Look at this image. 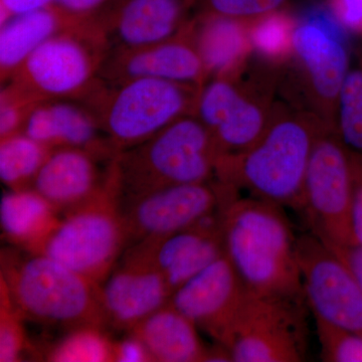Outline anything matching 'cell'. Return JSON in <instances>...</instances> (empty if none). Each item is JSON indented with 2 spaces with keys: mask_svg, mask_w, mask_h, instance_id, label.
I'll use <instances>...</instances> for the list:
<instances>
[{
  "mask_svg": "<svg viewBox=\"0 0 362 362\" xmlns=\"http://www.w3.org/2000/svg\"><path fill=\"white\" fill-rule=\"evenodd\" d=\"M197 0H124L101 33L108 52L165 42L187 26Z\"/></svg>",
  "mask_w": 362,
  "mask_h": 362,
  "instance_id": "obj_18",
  "label": "cell"
},
{
  "mask_svg": "<svg viewBox=\"0 0 362 362\" xmlns=\"http://www.w3.org/2000/svg\"><path fill=\"white\" fill-rule=\"evenodd\" d=\"M324 362H362V337L315 317Z\"/></svg>",
  "mask_w": 362,
  "mask_h": 362,
  "instance_id": "obj_30",
  "label": "cell"
},
{
  "mask_svg": "<svg viewBox=\"0 0 362 362\" xmlns=\"http://www.w3.org/2000/svg\"><path fill=\"white\" fill-rule=\"evenodd\" d=\"M103 162L111 161H105L83 149H52L33 182V189L63 216L103 189L111 164L101 170L99 164Z\"/></svg>",
  "mask_w": 362,
  "mask_h": 362,
  "instance_id": "obj_20",
  "label": "cell"
},
{
  "mask_svg": "<svg viewBox=\"0 0 362 362\" xmlns=\"http://www.w3.org/2000/svg\"><path fill=\"white\" fill-rule=\"evenodd\" d=\"M52 0H0L1 25L13 16L40 11L51 6Z\"/></svg>",
  "mask_w": 362,
  "mask_h": 362,
  "instance_id": "obj_37",
  "label": "cell"
},
{
  "mask_svg": "<svg viewBox=\"0 0 362 362\" xmlns=\"http://www.w3.org/2000/svg\"><path fill=\"white\" fill-rule=\"evenodd\" d=\"M223 209L187 230L135 244L144 250L160 272L171 296L181 286L225 255L221 233Z\"/></svg>",
  "mask_w": 362,
  "mask_h": 362,
  "instance_id": "obj_17",
  "label": "cell"
},
{
  "mask_svg": "<svg viewBox=\"0 0 362 362\" xmlns=\"http://www.w3.org/2000/svg\"><path fill=\"white\" fill-rule=\"evenodd\" d=\"M328 129L318 117L277 100L258 141L240 153L218 157L216 180L299 213L312 151Z\"/></svg>",
  "mask_w": 362,
  "mask_h": 362,
  "instance_id": "obj_1",
  "label": "cell"
},
{
  "mask_svg": "<svg viewBox=\"0 0 362 362\" xmlns=\"http://www.w3.org/2000/svg\"><path fill=\"white\" fill-rule=\"evenodd\" d=\"M305 299L247 293L223 346L237 362H300L308 351Z\"/></svg>",
  "mask_w": 362,
  "mask_h": 362,
  "instance_id": "obj_10",
  "label": "cell"
},
{
  "mask_svg": "<svg viewBox=\"0 0 362 362\" xmlns=\"http://www.w3.org/2000/svg\"><path fill=\"white\" fill-rule=\"evenodd\" d=\"M190 33L209 80L237 77L251 62L249 21L218 14H194Z\"/></svg>",
  "mask_w": 362,
  "mask_h": 362,
  "instance_id": "obj_21",
  "label": "cell"
},
{
  "mask_svg": "<svg viewBox=\"0 0 362 362\" xmlns=\"http://www.w3.org/2000/svg\"><path fill=\"white\" fill-rule=\"evenodd\" d=\"M102 328H76L45 350V361L52 362H113L114 341Z\"/></svg>",
  "mask_w": 362,
  "mask_h": 362,
  "instance_id": "obj_27",
  "label": "cell"
},
{
  "mask_svg": "<svg viewBox=\"0 0 362 362\" xmlns=\"http://www.w3.org/2000/svg\"><path fill=\"white\" fill-rule=\"evenodd\" d=\"M0 262V280L25 319L68 331L106 329L101 285L45 255L16 247L2 249Z\"/></svg>",
  "mask_w": 362,
  "mask_h": 362,
  "instance_id": "obj_3",
  "label": "cell"
},
{
  "mask_svg": "<svg viewBox=\"0 0 362 362\" xmlns=\"http://www.w3.org/2000/svg\"><path fill=\"white\" fill-rule=\"evenodd\" d=\"M127 249L121 194L112 175L99 194L63 214L40 254L103 285Z\"/></svg>",
  "mask_w": 362,
  "mask_h": 362,
  "instance_id": "obj_8",
  "label": "cell"
},
{
  "mask_svg": "<svg viewBox=\"0 0 362 362\" xmlns=\"http://www.w3.org/2000/svg\"><path fill=\"white\" fill-rule=\"evenodd\" d=\"M297 257L314 317L362 337V287L346 264L311 233L297 238Z\"/></svg>",
  "mask_w": 362,
  "mask_h": 362,
  "instance_id": "obj_13",
  "label": "cell"
},
{
  "mask_svg": "<svg viewBox=\"0 0 362 362\" xmlns=\"http://www.w3.org/2000/svg\"><path fill=\"white\" fill-rule=\"evenodd\" d=\"M202 89L158 78H131L116 84L99 78L77 102L90 112L120 152L146 141L182 117L194 115Z\"/></svg>",
  "mask_w": 362,
  "mask_h": 362,
  "instance_id": "obj_5",
  "label": "cell"
},
{
  "mask_svg": "<svg viewBox=\"0 0 362 362\" xmlns=\"http://www.w3.org/2000/svg\"><path fill=\"white\" fill-rule=\"evenodd\" d=\"M124 0H52L56 9L73 26H90L101 32Z\"/></svg>",
  "mask_w": 362,
  "mask_h": 362,
  "instance_id": "obj_32",
  "label": "cell"
},
{
  "mask_svg": "<svg viewBox=\"0 0 362 362\" xmlns=\"http://www.w3.org/2000/svg\"><path fill=\"white\" fill-rule=\"evenodd\" d=\"M189 23L165 42L109 52L100 68V80L116 84L131 78H151L202 89L209 77L192 40Z\"/></svg>",
  "mask_w": 362,
  "mask_h": 362,
  "instance_id": "obj_16",
  "label": "cell"
},
{
  "mask_svg": "<svg viewBox=\"0 0 362 362\" xmlns=\"http://www.w3.org/2000/svg\"><path fill=\"white\" fill-rule=\"evenodd\" d=\"M282 68L251 63L233 78H211L202 87L195 116L213 136L218 156L252 146L268 127Z\"/></svg>",
  "mask_w": 362,
  "mask_h": 362,
  "instance_id": "obj_7",
  "label": "cell"
},
{
  "mask_svg": "<svg viewBox=\"0 0 362 362\" xmlns=\"http://www.w3.org/2000/svg\"><path fill=\"white\" fill-rule=\"evenodd\" d=\"M113 362L153 361L141 340L128 333L121 341H114Z\"/></svg>",
  "mask_w": 362,
  "mask_h": 362,
  "instance_id": "obj_36",
  "label": "cell"
},
{
  "mask_svg": "<svg viewBox=\"0 0 362 362\" xmlns=\"http://www.w3.org/2000/svg\"><path fill=\"white\" fill-rule=\"evenodd\" d=\"M197 329L168 302L127 333L141 340L153 361L209 362L211 347L202 342Z\"/></svg>",
  "mask_w": 362,
  "mask_h": 362,
  "instance_id": "obj_22",
  "label": "cell"
},
{
  "mask_svg": "<svg viewBox=\"0 0 362 362\" xmlns=\"http://www.w3.org/2000/svg\"><path fill=\"white\" fill-rule=\"evenodd\" d=\"M332 250L346 264L362 287V247L358 245H351V246Z\"/></svg>",
  "mask_w": 362,
  "mask_h": 362,
  "instance_id": "obj_38",
  "label": "cell"
},
{
  "mask_svg": "<svg viewBox=\"0 0 362 362\" xmlns=\"http://www.w3.org/2000/svg\"><path fill=\"white\" fill-rule=\"evenodd\" d=\"M171 293L139 245L128 247L101 287L107 328L130 331L168 304Z\"/></svg>",
  "mask_w": 362,
  "mask_h": 362,
  "instance_id": "obj_14",
  "label": "cell"
},
{
  "mask_svg": "<svg viewBox=\"0 0 362 362\" xmlns=\"http://www.w3.org/2000/svg\"><path fill=\"white\" fill-rule=\"evenodd\" d=\"M337 132L351 153L362 156V52L345 80L338 103Z\"/></svg>",
  "mask_w": 362,
  "mask_h": 362,
  "instance_id": "obj_28",
  "label": "cell"
},
{
  "mask_svg": "<svg viewBox=\"0 0 362 362\" xmlns=\"http://www.w3.org/2000/svg\"><path fill=\"white\" fill-rule=\"evenodd\" d=\"M283 209L233 197L221 211L225 255L250 294L305 299L297 237Z\"/></svg>",
  "mask_w": 362,
  "mask_h": 362,
  "instance_id": "obj_2",
  "label": "cell"
},
{
  "mask_svg": "<svg viewBox=\"0 0 362 362\" xmlns=\"http://www.w3.org/2000/svg\"><path fill=\"white\" fill-rule=\"evenodd\" d=\"M298 21L282 9L249 21L252 52L261 61L283 68L294 52Z\"/></svg>",
  "mask_w": 362,
  "mask_h": 362,
  "instance_id": "obj_26",
  "label": "cell"
},
{
  "mask_svg": "<svg viewBox=\"0 0 362 362\" xmlns=\"http://www.w3.org/2000/svg\"><path fill=\"white\" fill-rule=\"evenodd\" d=\"M350 153L352 168L351 230L354 245L362 247V156Z\"/></svg>",
  "mask_w": 362,
  "mask_h": 362,
  "instance_id": "obj_34",
  "label": "cell"
},
{
  "mask_svg": "<svg viewBox=\"0 0 362 362\" xmlns=\"http://www.w3.org/2000/svg\"><path fill=\"white\" fill-rule=\"evenodd\" d=\"M25 319L6 283L0 280V361H21L26 352H35L26 335Z\"/></svg>",
  "mask_w": 362,
  "mask_h": 362,
  "instance_id": "obj_29",
  "label": "cell"
},
{
  "mask_svg": "<svg viewBox=\"0 0 362 362\" xmlns=\"http://www.w3.org/2000/svg\"><path fill=\"white\" fill-rule=\"evenodd\" d=\"M351 159L337 131L326 130L312 151L299 213L312 235L331 249L354 245Z\"/></svg>",
  "mask_w": 362,
  "mask_h": 362,
  "instance_id": "obj_11",
  "label": "cell"
},
{
  "mask_svg": "<svg viewBox=\"0 0 362 362\" xmlns=\"http://www.w3.org/2000/svg\"><path fill=\"white\" fill-rule=\"evenodd\" d=\"M23 133L49 148L83 149L105 161L119 153L95 117L73 100L40 102L26 119Z\"/></svg>",
  "mask_w": 362,
  "mask_h": 362,
  "instance_id": "obj_19",
  "label": "cell"
},
{
  "mask_svg": "<svg viewBox=\"0 0 362 362\" xmlns=\"http://www.w3.org/2000/svg\"><path fill=\"white\" fill-rule=\"evenodd\" d=\"M329 9L343 30L362 37V0H329Z\"/></svg>",
  "mask_w": 362,
  "mask_h": 362,
  "instance_id": "obj_35",
  "label": "cell"
},
{
  "mask_svg": "<svg viewBox=\"0 0 362 362\" xmlns=\"http://www.w3.org/2000/svg\"><path fill=\"white\" fill-rule=\"evenodd\" d=\"M59 221L61 214L35 190H9L2 197L0 225L11 246L40 254Z\"/></svg>",
  "mask_w": 362,
  "mask_h": 362,
  "instance_id": "obj_23",
  "label": "cell"
},
{
  "mask_svg": "<svg viewBox=\"0 0 362 362\" xmlns=\"http://www.w3.org/2000/svg\"><path fill=\"white\" fill-rule=\"evenodd\" d=\"M286 0H197L194 14H218L251 21L281 9Z\"/></svg>",
  "mask_w": 362,
  "mask_h": 362,
  "instance_id": "obj_33",
  "label": "cell"
},
{
  "mask_svg": "<svg viewBox=\"0 0 362 362\" xmlns=\"http://www.w3.org/2000/svg\"><path fill=\"white\" fill-rule=\"evenodd\" d=\"M51 148L23 133L0 140V178L11 190L33 189Z\"/></svg>",
  "mask_w": 362,
  "mask_h": 362,
  "instance_id": "obj_25",
  "label": "cell"
},
{
  "mask_svg": "<svg viewBox=\"0 0 362 362\" xmlns=\"http://www.w3.org/2000/svg\"><path fill=\"white\" fill-rule=\"evenodd\" d=\"M237 195L238 190L214 178L207 182L164 187L121 202L127 247L192 228L218 213Z\"/></svg>",
  "mask_w": 362,
  "mask_h": 362,
  "instance_id": "obj_12",
  "label": "cell"
},
{
  "mask_svg": "<svg viewBox=\"0 0 362 362\" xmlns=\"http://www.w3.org/2000/svg\"><path fill=\"white\" fill-rule=\"evenodd\" d=\"M218 157L213 136L192 114L119 152L111 170L126 202L164 187L214 180Z\"/></svg>",
  "mask_w": 362,
  "mask_h": 362,
  "instance_id": "obj_4",
  "label": "cell"
},
{
  "mask_svg": "<svg viewBox=\"0 0 362 362\" xmlns=\"http://www.w3.org/2000/svg\"><path fill=\"white\" fill-rule=\"evenodd\" d=\"M107 54L108 47L98 28H68L40 45L7 82L42 101H78L99 80Z\"/></svg>",
  "mask_w": 362,
  "mask_h": 362,
  "instance_id": "obj_9",
  "label": "cell"
},
{
  "mask_svg": "<svg viewBox=\"0 0 362 362\" xmlns=\"http://www.w3.org/2000/svg\"><path fill=\"white\" fill-rule=\"evenodd\" d=\"M40 102L20 86L6 83L0 94V140L23 133L26 119Z\"/></svg>",
  "mask_w": 362,
  "mask_h": 362,
  "instance_id": "obj_31",
  "label": "cell"
},
{
  "mask_svg": "<svg viewBox=\"0 0 362 362\" xmlns=\"http://www.w3.org/2000/svg\"><path fill=\"white\" fill-rule=\"evenodd\" d=\"M247 293L223 255L176 290L169 304L223 346Z\"/></svg>",
  "mask_w": 362,
  "mask_h": 362,
  "instance_id": "obj_15",
  "label": "cell"
},
{
  "mask_svg": "<svg viewBox=\"0 0 362 362\" xmlns=\"http://www.w3.org/2000/svg\"><path fill=\"white\" fill-rule=\"evenodd\" d=\"M350 68L341 25L331 13L313 11L298 21L294 52L282 68L278 94L337 131L338 103Z\"/></svg>",
  "mask_w": 362,
  "mask_h": 362,
  "instance_id": "obj_6",
  "label": "cell"
},
{
  "mask_svg": "<svg viewBox=\"0 0 362 362\" xmlns=\"http://www.w3.org/2000/svg\"><path fill=\"white\" fill-rule=\"evenodd\" d=\"M76 28L51 6L13 16L0 28V77L2 84L45 40L57 33Z\"/></svg>",
  "mask_w": 362,
  "mask_h": 362,
  "instance_id": "obj_24",
  "label": "cell"
}]
</instances>
